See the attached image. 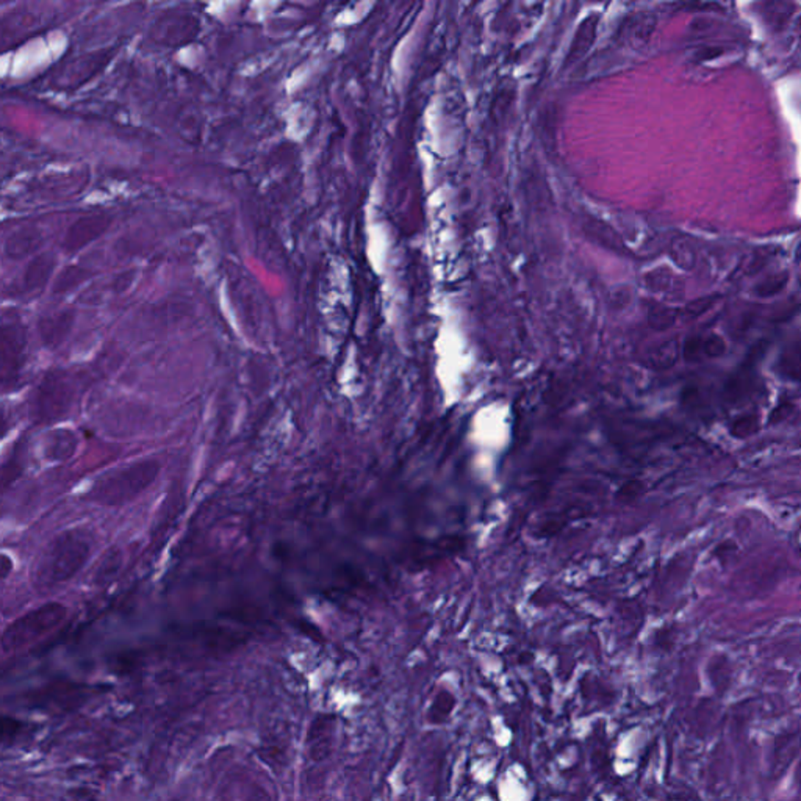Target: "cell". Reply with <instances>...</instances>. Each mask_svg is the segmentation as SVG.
I'll use <instances>...</instances> for the list:
<instances>
[{
	"label": "cell",
	"mask_w": 801,
	"mask_h": 801,
	"mask_svg": "<svg viewBox=\"0 0 801 801\" xmlns=\"http://www.w3.org/2000/svg\"><path fill=\"white\" fill-rule=\"evenodd\" d=\"M95 540L88 530L71 529L52 539L35 565V586L49 590L71 580L88 562Z\"/></svg>",
	"instance_id": "cell-1"
},
{
	"label": "cell",
	"mask_w": 801,
	"mask_h": 801,
	"mask_svg": "<svg viewBox=\"0 0 801 801\" xmlns=\"http://www.w3.org/2000/svg\"><path fill=\"white\" fill-rule=\"evenodd\" d=\"M160 473L157 460L146 459L133 462L128 467L110 471L91 487L88 498L91 503L106 508H121L146 492Z\"/></svg>",
	"instance_id": "cell-2"
},
{
	"label": "cell",
	"mask_w": 801,
	"mask_h": 801,
	"mask_svg": "<svg viewBox=\"0 0 801 801\" xmlns=\"http://www.w3.org/2000/svg\"><path fill=\"white\" fill-rule=\"evenodd\" d=\"M67 609L61 602H46L17 617L2 634V652L15 654L32 647L36 642L58 630L67 620Z\"/></svg>",
	"instance_id": "cell-3"
},
{
	"label": "cell",
	"mask_w": 801,
	"mask_h": 801,
	"mask_svg": "<svg viewBox=\"0 0 801 801\" xmlns=\"http://www.w3.org/2000/svg\"><path fill=\"white\" fill-rule=\"evenodd\" d=\"M198 17L189 13H168L152 27L150 36L155 43L163 46H182L191 43L200 35Z\"/></svg>",
	"instance_id": "cell-4"
},
{
	"label": "cell",
	"mask_w": 801,
	"mask_h": 801,
	"mask_svg": "<svg viewBox=\"0 0 801 801\" xmlns=\"http://www.w3.org/2000/svg\"><path fill=\"white\" fill-rule=\"evenodd\" d=\"M110 224L111 216L107 213L80 216L67 227V233L63 237V248L69 254L78 252L80 249L93 243L100 235H104Z\"/></svg>",
	"instance_id": "cell-5"
},
{
	"label": "cell",
	"mask_w": 801,
	"mask_h": 801,
	"mask_svg": "<svg viewBox=\"0 0 801 801\" xmlns=\"http://www.w3.org/2000/svg\"><path fill=\"white\" fill-rule=\"evenodd\" d=\"M89 696V689L74 684L49 685L28 696V703L47 711H69Z\"/></svg>",
	"instance_id": "cell-6"
},
{
	"label": "cell",
	"mask_w": 801,
	"mask_h": 801,
	"mask_svg": "<svg viewBox=\"0 0 801 801\" xmlns=\"http://www.w3.org/2000/svg\"><path fill=\"white\" fill-rule=\"evenodd\" d=\"M26 335L17 324H5L2 329V376L4 381L15 377L24 360Z\"/></svg>",
	"instance_id": "cell-7"
},
{
	"label": "cell",
	"mask_w": 801,
	"mask_h": 801,
	"mask_svg": "<svg viewBox=\"0 0 801 801\" xmlns=\"http://www.w3.org/2000/svg\"><path fill=\"white\" fill-rule=\"evenodd\" d=\"M43 244V235L36 227L26 226L10 233L4 243L6 259L23 260L36 252Z\"/></svg>",
	"instance_id": "cell-8"
},
{
	"label": "cell",
	"mask_w": 801,
	"mask_h": 801,
	"mask_svg": "<svg viewBox=\"0 0 801 801\" xmlns=\"http://www.w3.org/2000/svg\"><path fill=\"white\" fill-rule=\"evenodd\" d=\"M56 268V257L49 252L35 255L23 274L24 292H36L45 287Z\"/></svg>",
	"instance_id": "cell-9"
},
{
	"label": "cell",
	"mask_w": 801,
	"mask_h": 801,
	"mask_svg": "<svg viewBox=\"0 0 801 801\" xmlns=\"http://www.w3.org/2000/svg\"><path fill=\"white\" fill-rule=\"evenodd\" d=\"M74 324V313L69 310L46 316L39 321V335L47 346H58L69 335Z\"/></svg>",
	"instance_id": "cell-10"
},
{
	"label": "cell",
	"mask_w": 801,
	"mask_h": 801,
	"mask_svg": "<svg viewBox=\"0 0 801 801\" xmlns=\"http://www.w3.org/2000/svg\"><path fill=\"white\" fill-rule=\"evenodd\" d=\"M753 384H755V366L752 362L742 366L741 370H737V373L724 384V396L726 403H742L748 396V393L752 392Z\"/></svg>",
	"instance_id": "cell-11"
},
{
	"label": "cell",
	"mask_w": 801,
	"mask_h": 801,
	"mask_svg": "<svg viewBox=\"0 0 801 801\" xmlns=\"http://www.w3.org/2000/svg\"><path fill=\"white\" fill-rule=\"evenodd\" d=\"M107 56H106L104 52H98V54H91V56H82L78 60L72 61L65 72V78L71 85L74 83L78 85V83L88 80L93 74H96L100 67L106 65V61L108 60Z\"/></svg>",
	"instance_id": "cell-12"
},
{
	"label": "cell",
	"mask_w": 801,
	"mask_h": 801,
	"mask_svg": "<svg viewBox=\"0 0 801 801\" xmlns=\"http://www.w3.org/2000/svg\"><path fill=\"white\" fill-rule=\"evenodd\" d=\"M781 376L790 381H801V340L790 343L789 346L779 355L778 364H776Z\"/></svg>",
	"instance_id": "cell-13"
},
{
	"label": "cell",
	"mask_w": 801,
	"mask_h": 801,
	"mask_svg": "<svg viewBox=\"0 0 801 801\" xmlns=\"http://www.w3.org/2000/svg\"><path fill=\"white\" fill-rule=\"evenodd\" d=\"M327 742H329V735H327L326 720H316L315 724H312L309 735H307V748H309V755L312 756V759L320 761V759L326 756Z\"/></svg>",
	"instance_id": "cell-14"
},
{
	"label": "cell",
	"mask_w": 801,
	"mask_h": 801,
	"mask_svg": "<svg viewBox=\"0 0 801 801\" xmlns=\"http://www.w3.org/2000/svg\"><path fill=\"white\" fill-rule=\"evenodd\" d=\"M670 254L681 270L691 272L696 266V249L687 238H674L672 241V248H670Z\"/></svg>",
	"instance_id": "cell-15"
},
{
	"label": "cell",
	"mask_w": 801,
	"mask_h": 801,
	"mask_svg": "<svg viewBox=\"0 0 801 801\" xmlns=\"http://www.w3.org/2000/svg\"><path fill=\"white\" fill-rule=\"evenodd\" d=\"M787 283H789V272H774V274H768L767 277H764L763 281H759V282L755 285V288H753V294L757 296V298H774V296L781 293V292L787 287Z\"/></svg>",
	"instance_id": "cell-16"
},
{
	"label": "cell",
	"mask_w": 801,
	"mask_h": 801,
	"mask_svg": "<svg viewBox=\"0 0 801 801\" xmlns=\"http://www.w3.org/2000/svg\"><path fill=\"white\" fill-rule=\"evenodd\" d=\"M88 279V272L82 266L71 265L67 266L63 272L56 276L54 282V293L63 294L71 292L74 288L78 287L80 283L85 282Z\"/></svg>",
	"instance_id": "cell-17"
},
{
	"label": "cell",
	"mask_w": 801,
	"mask_h": 801,
	"mask_svg": "<svg viewBox=\"0 0 801 801\" xmlns=\"http://www.w3.org/2000/svg\"><path fill=\"white\" fill-rule=\"evenodd\" d=\"M757 429H759V420L756 415H742L731 425V434L735 438H748L753 434H756Z\"/></svg>",
	"instance_id": "cell-18"
},
{
	"label": "cell",
	"mask_w": 801,
	"mask_h": 801,
	"mask_svg": "<svg viewBox=\"0 0 801 801\" xmlns=\"http://www.w3.org/2000/svg\"><path fill=\"white\" fill-rule=\"evenodd\" d=\"M717 299H719L717 294H709V296L695 299V301H692V303L685 305L683 315H684L685 320H696V318H700V316L704 315L706 312L713 309L714 304L717 303Z\"/></svg>",
	"instance_id": "cell-19"
},
{
	"label": "cell",
	"mask_w": 801,
	"mask_h": 801,
	"mask_svg": "<svg viewBox=\"0 0 801 801\" xmlns=\"http://www.w3.org/2000/svg\"><path fill=\"white\" fill-rule=\"evenodd\" d=\"M678 351H680V348H678V342L676 340L663 343L662 346L654 354V364L661 366V368H669L678 359Z\"/></svg>",
	"instance_id": "cell-20"
},
{
	"label": "cell",
	"mask_w": 801,
	"mask_h": 801,
	"mask_svg": "<svg viewBox=\"0 0 801 801\" xmlns=\"http://www.w3.org/2000/svg\"><path fill=\"white\" fill-rule=\"evenodd\" d=\"M703 353L709 359H719L726 353V342L719 334H709L703 337Z\"/></svg>",
	"instance_id": "cell-21"
},
{
	"label": "cell",
	"mask_w": 801,
	"mask_h": 801,
	"mask_svg": "<svg viewBox=\"0 0 801 801\" xmlns=\"http://www.w3.org/2000/svg\"><path fill=\"white\" fill-rule=\"evenodd\" d=\"M683 354H684V359L687 362H698L702 357H704V353H703V337L693 335V337L687 338L684 343V348H683Z\"/></svg>",
	"instance_id": "cell-22"
},
{
	"label": "cell",
	"mask_w": 801,
	"mask_h": 801,
	"mask_svg": "<svg viewBox=\"0 0 801 801\" xmlns=\"http://www.w3.org/2000/svg\"><path fill=\"white\" fill-rule=\"evenodd\" d=\"M21 730H23V724L19 720L5 715L2 719V742L4 744H10V742L15 741L16 735L21 733Z\"/></svg>",
	"instance_id": "cell-23"
},
{
	"label": "cell",
	"mask_w": 801,
	"mask_h": 801,
	"mask_svg": "<svg viewBox=\"0 0 801 801\" xmlns=\"http://www.w3.org/2000/svg\"><path fill=\"white\" fill-rule=\"evenodd\" d=\"M676 315H678L676 310L667 309V307L656 310L652 316V326L656 327V329L672 327L674 324V320H676Z\"/></svg>",
	"instance_id": "cell-24"
},
{
	"label": "cell",
	"mask_w": 801,
	"mask_h": 801,
	"mask_svg": "<svg viewBox=\"0 0 801 801\" xmlns=\"http://www.w3.org/2000/svg\"><path fill=\"white\" fill-rule=\"evenodd\" d=\"M792 407H794V406L789 403L779 404L778 407L770 414V423H779V421L787 418L790 412H792Z\"/></svg>",
	"instance_id": "cell-25"
},
{
	"label": "cell",
	"mask_w": 801,
	"mask_h": 801,
	"mask_svg": "<svg viewBox=\"0 0 801 801\" xmlns=\"http://www.w3.org/2000/svg\"><path fill=\"white\" fill-rule=\"evenodd\" d=\"M800 28H801V19H800Z\"/></svg>",
	"instance_id": "cell-26"
}]
</instances>
